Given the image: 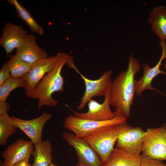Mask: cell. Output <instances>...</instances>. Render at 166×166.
Segmentation results:
<instances>
[{
    "mask_svg": "<svg viewBox=\"0 0 166 166\" xmlns=\"http://www.w3.org/2000/svg\"><path fill=\"white\" fill-rule=\"evenodd\" d=\"M140 166H166V164L162 160L153 159L142 154Z\"/></svg>",
    "mask_w": 166,
    "mask_h": 166,
    "instance_id": "obj_23",
    "label": "cell"
},
{
    "mask_svg": "<svg viewBox=\"0 0 166 166\" xmlns=\"http://www.w3.org/2000/svg\"><path fill=\"white\" fill-rule=\"evenodd\" d=\"M159 45L161 48L162 53L161 57L157 63L152 67H151L148 63L143 64L144 72L142 77L138 81L135 80L136 93L138 97H141L142 93L145 90L160 92L151 85L153 79L159 74H165V72L160 69L163 61L166 58V44L165 40H160Z\"/></svg>",
    "mask_w": 166,
    "mask_h": 166,
    "instance_id": "obj_13",
    "label": "cell"
},
{
    "mask_svg": "<svg viewBox=\"0 0 166 166\" xmlns=\"http://www.w3.org/2000/svg\"><path fill=\"white\" fill-rule=\"evenodd\" d=\"M145 133L140 127H133L126 122L119 124L117 148L130 153L140 154Z\"/></svg>",
    "mask_w": 166,
    "mask_h": 166,
    "instance_id": "obj_6",
    "label": "cell"
},
{
    "mask_svg": "<svg viewBox=\"0 0 166 166\" xmlns=\"http://www.w3.org/2000/svg\"><path fill=\"white\" fill-rule=\"evenodd\" d=\"M10 5L15 7L18 17L22 19L29 26L32 32L42 35L44 30L42 27L35 20L29 11L17 0H7Z\"/></svg>",
    "mask_w": 166,
    "mask_h": 166,
    "instance_id": "obj_19",
    "label": "cell"
},
{
    "mask_svg": "<svg viewBox=\"0 0 166 166\" xmlns=\"http://www.w3.org/2000/svg\"><path fill=\"white\" fill-rule=\"evenodd\" d=\"M17 128L7 113L0 115V145H6L8 138L16 132Z\"/></svg>",
    "mask_w": 166,
    "mask_h": 166,
    "instance_id": "obj_21",
    "label": "cell"
},
{
    "mask_svg": "<svg viewBox=\"0 0 166 166\" xmlns=\"http://www.w3.org/2000/svg\"><path fill=\"white\" fill-rule=\"evenodd\" d=\"M10 59L7 62L10 71V77L13 78L22 77L27 74L33 64L26 62L15 54L9 55Z\"/></svg>",
    "mask_w": 166,
    "mask_h": 166,
    "instance_id": "obj_20",
    "label": "cell"
},
{
    "mask_svg": "<svg viewBox=\"0 0 166 166\" xmlns=\"http://www.w3.org/2000/svg\"><path fill=\"white\" fill-rule=\"evenodd\" d=\"M29 166H32V165H31V164H29Z\"/></svg>",
    "mask_w": 166,
    "mask_h": 166,
    "instance_id": "obj_30",
    "label": "cell"
},
{
    "mask_svg": "<svg viewBox=\"0 0 166 166\" xmlns=\"http://www.w3.org/2000/svg\"><path fill=\"white\" fill-rule=\"evenodd\" d=\"M51 143L49 140L34 145L32 153L34 157L32 166H49L52 162Z\"/></svg>",
    "mask_w": 166,
    "mask_h": 166,
    "instance_id": "obj_18",
    "label": "cell"
},
{
    "mask_svg": "<svg viewBox=\"0 0 166 166\" xmlns=\"http://www.w3.org/2000/svg\"><path fill=\"white\" fill-rule=\"evenodd\" d=\"M74 69L83 80L85 90L77 109L78 110L83 109L89 101L94 97L105 96L110 88L112 82V73L111 70L105 72L98 79H89L83 75L75 67Z\"/></svg>",
    "mask_w": 166,
    "mask_h": 166,
    "instance_id": "obj_7",
    "label": "cell"
},
{
    "mask_svg": "<svg viewBox=\"0 0 166 166\" xmlns=\"http://www.w3.org/2000/svg\"><path fill=\"white\" fill-rule=\"evenodd\" d=\"M141 64L130 54L126 71L120 73L112 81L110 86L111 105L115 109L116 115L129 117L130 109L136 93L135 76L140 70Z\"/></svg>",
    "mask_w": 166,
    "mask_h": 166,
    "instance_id": "obj_1",
    "label": "cell"
},
{
    "mask_svg": "<svg viewBox=\"0 0 166 166\" xmlns=\"http://www.w3.org/2000/svg\"><path fill=\"white\" fill-rule=\"evenodd\" d=\"M152 31L160 40L166 39V7L156 6L150 12L148 18Z\"/></svg>",
    "mask_w": 166,
    "mask_h": 166,
    "instance_id": "obj_17",
    "label": "cell"
},
{
    "mask_svg": "<svg viewBox=\"0 0 166 166\" xmlns=\"http://www.w3.org/2000/svg\"><path fill=\"white\" fill-rule=\"evenodd\" d=\"M10 108V105L8 102H0V115L7 113Z\"/></svg>",
    "mask_w": 166,
    "mask_h": 166,
    "instance_id": "obj_25",
    "label": "cell"
},
{
    "mask_svg": "<svg viewBox=\"0 0 166 166\" xmlns=\"http://www.w3.org/2000/svg\"><path fill=\"white\" fill-rule=\"evenodd\" d=\"M110 88L106 95L102 103L93 99L88 102V111L85 113H80L72 111L73 115L77 117L97 121H104L110 120L116 115L110 108Z\"/></svg>",
    "mask_w": 166,
    "mask_h": 166,
    "instance_id": "obj_12",
    "label": "cell"
},
{
    "mask_svg": "<svg viewBox=\"0 0 166 166\" xmlns=\"http://www.w3.org/2000/svg\"><path fill=\"white\" fill-rule=\"evenodd\" d=\"M54 67L46 74L37 85L33 93V98L38 100V109L40 110L43 106L55 107L59 101L53 99L52 94L55 92H64V80L61 71L67 63L70 56L68 54L60 52L56 56Z\"/></svg>",
    "mask_w": 166,
    "mask_h": 166,
    "instance_id": "obj_2",
    "label": "cell"
},
{
    "mask_svg": "<svg viewBox=\"0 0 166 166\" xmlns=\"http://www.w3.org/2000/svg\"><path fill=\"white\" fill-rule=\"evenodd\" d=\"M27 30L21 25L6 22L2 28L0 45L5 49L7 56L17 48L27 34Z\"/></svg>",
    "mask_w": 166,
    "mask_h": 166,
    "instance_id": "obj_15",
    "label": "cell"
},
{
    "mask_svg": "<svg viewBox=\"0 0 166 166\" xmlns=\"http://www.w3.org/2000/svg\"><path fill=\"white\" fill-rule=\"evenodd\" d=\"M29 159H26L23 160L15 164L13 166H29L30 164Z\"/></svg>",
    "mask_w": 166,
    "mask_h": 166,
    "instance_id": "obj_26",
    "label": "cell"
},
{
    "mask_svg": "<svg viewBox=\"0 0 166 166\" xmlns=\"http://www.w3.org/2000/svg\"><path fill=\"white\" fill-rule=\"evenodd\" d=\"M63 138L75 151L78 162L89 166H103L99 156L84 139L76 136L73 133L64 132Z\"/></svg>",
    "mask_w": 166,
    "mask_h": 166,
    "instance_id": "obj_8",
    "label": "cell"
},
{
    "mask_svg": "<svg viewBox=\"0 0 166 166\" xmlns=\"http://www.w3.org/2000/svg\"><path fill=\"white\" fill-rule=\"evenodd\" d=\"M127 120L124 117L116 115L110 120L97 121L79 118L71 114L65 118L63 126L78 137L83 138L102 127L124 123Z\"/></svg>",
    "mask_w": 166,
    "mask_h": 166,
    "instance_id": "obj_4",
    "label": "cell"
},
{
    "mask_svg": "<svg viewBox=\"0 0 166 166\" xmlns=\"http://www.w3.org/2000/svg\"><path fill=\"white\" fill-rule=\"evenodd\" d=\"M49 166H58L55 164H54V163H53L52 162L50 164Z\"/></svg>",
    "mask_w": 166,
    "mask_h": 166,
    "instance_id": "obj_28",
    "label": "cell"
},
{
    "mask_svg": "<svg viewBox=\"0 0 166 166\" xmlns=\"http://www.w3.org/2000/svg\"><path fill=\"white\" fill-rule=\"evenodd\" d=\"M119 125L102 127L83 138L99 156L104 164L114 148Z\"/></svg>",
    "mask_w": 166,
    "mask_h": 166,
    "instance_id": "obj_3",
    "label": "cell"
},
{
    "mask_svg": "<svg viewBox=\"0 0 166 166\" xmlns=\"http://www.w3.org/2000/svg\"><path fill=\"white\" fill-rule=\"evenodd\" d=\"M52 117V114L44 112L39 117L31 120H23L13 116L11 117L14 125L22 131L35 145L42 141L44 126Z\"/></svg>",
    "mask_w": 166,
    "mask_h": 166,
    "instance_id": "obj_10",
    "label": "cell"
},
{
    "mask_svg": "<svg viewBox=\"0 0 166 166\" xmlns=\"http://www.w3.org/2000/svg\"><path fill=\"white\" fill-rule=\"evenodd\" d=\"M56 61V56L39 60L33 63L28 73L22 77L26 82L25 93L28 97L33 98L37 85L46 74L53 69Z\"/></svg>",
    "mask_w": 166,
    "mask_h": 166,
    "instance_id": "obj_9",
    "label": "cell"
},
{
    "mask_svg": "<svg viewBox=\"0 0 166 166\" xmlns=\"http://www.w3.org/2000/svg\"><path fill=\"white\" fill-rule=\"evenodd\" d=\"M140 154L128 153L120 148H114L110 154L108 161L103 166H140Z\"/></svg>",
    "mask_w": 166,
    "mask_h": 166,
    "instance_id": "obj_16",
    "label": "cell"
},
{
    "mask_svg": "<svg viewBox=\"0 0 166 166\" xmlns=\"http://www.w3.org/2000/svg\"><path fill=\"white\" fill-rule=\"evenodd\" d=\"M34 148V145L31 141L21 138L9 145L2 152L4 159L2 166H13L26 159H30Z\"/></svg>",
    "mask_w": 166,
    "mask_h": 166,
    "instance_id": "obj_11",
    "label": "cell"
},
{
    "mask_svg": "<svg viewBox=\"0 0 166 166\" xmlns=\"http://www.w3.org/2000/svg\"><path fill=\"white\" fill-rule=\"evenodd\" d=\"M74 166H89L83 163L78 162Z\"/></svg>",
    "mask_w": 166,
    "mask_h": 166,
    "instance_id": "obj_27",
    "label": "cell"
},
{
    "mask_svg": "<svg viewBox=\"0 0 166 166\" xmlns=\"http://www.w3.org/2000/svg\"><path fill=\"white\" fill-rule=\"evenodd\" d=\"M10 77V71L7 63L3 64L0 70V86Z\"/></svg>",
    "mask_w": 166,
    "mask_h": 166,
    "instance_id": "obj_24",
    "label": "cell"
},
{
    "mask_svg": "<svg viewBox=\"0 0 166 166\" xmlns=\"http://www.w3.org/2000/svg\"><path fill=\"white\" fill-rule=\"evenodd\" d=\"M26 85L25 80L22 77L13 78L10 77L0 86V102L6 101L10 93L15 89L19 87L25 89Z\"/></svg>",
    "mask_w": 166,
    "mask_h": 166,
    "instance_id": "obj_22",
    "label": "cell"
},
{
    "mask_svg": "<svg viewBox=\"0 0 166 166\" xmlns=\"http://www.w3.org/2000/svg\"><path fill=\"white\" fill-rule=\"evenodd\" d=\"M15 55L24 61L30 64L48 57L46 50L37 44L36 37L27 34L16 49Z\"/></svg>",
    "mask_w": 166,
    "mask_h": 166,
    "instance_id": "obj_14",
    "label": "cell"
},
{
    "mask_svg": "<svg viewBox=\"0 0 166 166\" xmlns=\"http://www.w3.org/2000/svg\"><path fill=\"white\" fill-rule=\"evenodd\" d=\"M141 152L153 159L166 160V124L145 131Z\"/></svg>",
    "mask_w": 166,
    "mask_h": 166,
    "instance_id": "obj_5",
    "label": "cell"
},
{
    "mask_svg": "<svg viewBox=\"0 0 166 166\" xmlns=\"http://www.w3.org/2000/svg\"><path fill=\"white\" fill-rule=\"evenodd\" d=\"M164 66L165 70V74L166 75V62L164 64Z\"/></svg>",
    "mask_w": 166,
    "mask_h": 166,
    "instance_id": "obj_29",
    "label": "cell"
}]
</instances>
